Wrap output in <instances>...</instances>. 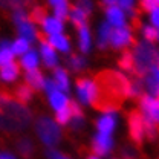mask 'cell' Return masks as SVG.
Segmentation results:
<instances>
[{"label": "cell", "instance_id": "6da1fadb", "mask_svg": "<svg viewBox=\"0 0 159 159\" xmlns=\"http://www.w3.org/2000/svg\"><path fill=\"white\" fill-rule=\"evenodd\" d=\"M95 98L92 106L104 113H113L119 110L124 101L129 98L130 80L124 77L121 72L106 69L101 70L93 78Z\"/></svg>", "mask_w": 159, "mask_h": 159}, {"label": "cell", "instance_id": "7a4b0ae2", "mask_svg": "<svg viewBox=\"0 0 159 159\" xmlns=\"http://www.w3.org/2000/svg\"><path fill=\"white\" fill-rule=\"evenodd\" d=\"M31 122L29 109L16 99L9 89L0 90V129L6 133H17Z\"/></svg>", "mask_w": 159, "mask_h": 159}, {"label": "cell", "instance_id": "3957f363", "mask_svg": "<svg viewBox=\"0 0 159 159\" xmlns=\"http://www.w3.org/2000/svg\"><path fill=\"white\" fill-rule=\"evenodd\" d=\"M132 58H133V67L130 74L133 75V78L144 80L159 61V51L152 43L141 41L133 46Z\"/></svg>", "mask_w": 159, "mask_h": 159}, {"label": "cell", "instance_id": "277c9868", "mask_svg": "<svg viewBox=\"0 0 159 159\" xmlns=\"http://www.w3.org/2000/svg\"><path fill=\"white\" fill-rule=\"evenodd\" d=\"M35 129H37V133H39L40 139L48 147H54V145L58 144L60 138H61V130H60V127L51 118H48V116L39 118Z\"/></svg>", "mask_w": 159, "mask_h": 159}, {"label": "cell", "instance_id": "5b68a950", "mask_svg": "<svg viewBox=\"0 0 159 159\" xmlns=\"http://www.w3.org/2000/svg\"><path fill=\"white\" fill-rule=\"evenodd\" d=\"M127 122H129V135L130 139L135 142V145L141 147L144 141V116L139 109H133L127 115Z\"/></svg>", "mask_w": 159, "mask_h": 159}, {"label": "cell", "instance_id": "8992f818", "mask_svg": "<svg viewBox=\"0 0 159 159\" xmlns=\"http://www.w3.org/2000/svg\"><path fill=\"white\" fill-rule=\"evenodd\" d=\"M109 44L113 49H125L129 46H135L136 40L132 34V29L127 26H121V28H113L112 34H110V41Z\"/></svg>", "mask_w": 159, "mask_h": 159}, {"label": "cell", "instance_id": "52a82bcc", "mask_svg": "<svg viewBox=\"0 0 159 159\" xmlns=\"http://www.w3.org/2000/svg\"><path fill=\"white\" fill-rule=\"evenodd\" d=\"M139 106H141V112H142L144 118L150 119L152 122L156 124L159 135V99H153L152 97L144 93L139 98Z\"/></svg>", "mask_w": 159, "mask_h": 159}, {"label": "cell", "instance_id": "ba28073f", "mask_svg": "<svg viewBox=\"0 0 159 159\" xmlns=\"http://www.w3.org/2000/svg\"><path fill=\"white\" fill-rule=\"evenodd\" d=\"M77 90H78V97L81 102L84 104H92V101L95 98V86L93 81L86 77H81L77 80Z\"/></svg>", "mask_w": 159, "mask_h": 159}, {"label": "cell", "instance_id": "9c48e42d", "mask_svg": "<svg viewBox=\"0 0 159 159\" xmlns=\"http://www.w3.org/2000/svg\"><path fill=\"white\" fill-rule=\"evenodd\" d=\"M37 39L41 41V55H43V61L48 67H55L57 66V55H55V51L54 48L51 46V43L48 41L46 35L37 32Z\"/></svg>", "mask_w": 159, "mask_h": 159}, {"label": "cell", "instance_id": "30bf717a", "mask_svg": "<svg viewBox=\"0 0 159 159\" xmlns=\"http://www.w3.org/2000/svg\"><path fill=\"white\" fill-rule=\"evenodd\" d=\"M112 145H113V142H112V136L110 135L98 133L92 141V152L99 155V156H104V155H107L112 150Z\"/></svg>", "mask_w": 159, "mask_h": 159}, {"label": "cell", "instance_id": "8fae6325", "mask_svg": "<svg viewBox=\"0 0 159 159\" xmlns=\"http://www.w3.org/2000/svg\"><path fill=\"white\" fill-rule=\"evenodd\" d=\"M142 81L145 83L147 90L156 99H159V67H153Z\"/></svg>", "mask_w": 159, "mask_h": 159}, {"label": "cell", "instance_id": "7c38bea8", "mask_svg": "<svg viewBox=\"0 0 159 159\" xmlns=\"http://www.w3.org/2000/svg\"><path fill=\"white\" fill-rule=\"evenodd\" d=\"M106 16H107V23L113 28H121V26H125V16H124V11L118 8V6H112V8H107L106 9Z\"/></svg>", "mask_w": 159, "mask_h": 159}, {"label": "cell", "instance_id": "4fadbf2b", "mask_svg": "<svg viewBox=\"0 0 159 159\" xmlns=\"http://www.w3.org/2000/svg\"><path fill=\"white\" fill-rule=\"evenodd\" d=\"M26 84L32 89V90H40L44 87V80H43V75L39 69H31L26 72Z\"/></svg>", "mask_w": 159, "mask_h": 159}, {"label": "cell", "instance_id": "5bb4252c", "mask_svg": "<svg viewBox=\"0 0 159 159\" xmlns=\"http://www.w3.org/2000/svg\"><path fill=\"white\" fill-rule=\"evenodd\" d=\"M20 74V64L16 61H11L9 64L0 67V78L3 81H14Z\"/></svg>", "mask_w": 159, "mask_h": 159}, {"label": "cell", "instance_id": "9a60e30c", "mask_svg": "<svg viewBox=\"0 0 159 159\" xmlns=\"http://www.w3.org/2000/svg\"><path fill=\"white\" fill-rule=\"evenodd\" d=\"M12 95L16 97L17 101H20L21 104H26V102H29L32 97H34V90L25 83V84H19L14 90H12Z\"/></svg>", "mask_w": 159, "mask_h": 159}, {"label": "cell", "instance_id": "2e32d148", "mask_svg": "<svg viewBox=\"0 0 159 159\" xmlns=\"http://www.w3.org/2000/svg\"><path fill=\"white\" fill-rule=\"evenodd\" d=\"M97 127H98L99 133H107L110 135L112 130L115 129V116L112 113H107L106 116H101L97 121Z\"/></svg>", "mask_w": 159, "mask_h": 159}, {"label": "cell", "instance_id": "e0dca14e", "mask_svg": "<svg viewBox=\"0 0 159 159\" xmlns=\"http://www.w3.org/2000/svg\"><path fill=\"white\" fill-rule=\"evenodd\" d=\"M17 28H19V32H20V35H21V39L28 40L29 43L37 37V31L34 29V26H32V23H31L29 20H26V21L17 25Z\"/></svg>", "mask_w": 159, "mask_h": 159}, {"label": "cell", "instance_id": "ac0fdd59", "mask_svg": "<svg viewBox=\"0 0 159 159\" xmlns=\"http://www.w3.org/2000/svg\"><path fill=\"white\" fill-rule=\"evenodd\" d=\"M69 17H70V20L74 21V25H75L78 29L83 28V26H86V23H87V14H86L84 11H81L78 6H72V8H70Z\"/></svg>", "mask_w": 159, "mask_h": 159}, {"label": "cell", "instance_id": "d6986e66", "mask_svg": "<svg viewBox=\"0 0 159 159\" xmlns=\"http://www.w3.org/2000/svg\"><path fill=\"white\" fill-rule=\"evenodd\" d=\"M17 150H19V153L25 159H31L32 155H34V150H35V148H34V144L31 142V139L21 138L19 141V144H17Z\"/></svg>", "mask_w": 159, "mask_h": 159}, {"label": "cell", "instance_id": "ffe728a7", "mask_svg": "<svg viewBox=\"0 0 159 159\" xmlns=\"http://www.w3.org/2000/svg\"><path fill=\"white\" fill-rule=\"evenodd\" d=\"M54 83L57 86V89H60L61 92H67L69 90V80H67V74L64 69H55V75H54Z\"/></svg>", "mask_w": 159, "mask_h": 159}, {"label": "cell", "instance_id": "44dd1931", "mask_svg": "<svg viewBox=\"0 0 159 159\" xmlns=\"http://www.w3.org/2000/svg\"><path fill=\"white\" fill-rule=\"evenodd\" d=\"M12 58H14V52H12L9 43L8 41H2L0 43V67L9 64L12 61Z\"/></svg>", "mask_w": 159, "mask_h": 159}, {"label": "cell", "instance_id": "7402d4cb", "mask_svg": "<svg viewBox=\"0 0 159 159\" xmlns=\"http://www.w3.org/2000/svg\"><path fill=\"white\" fill-rule=\"evenodd\" d=\"M35 0H0V8L3 9H23L25 6L32 5Z\"/></svg>", "mask_w": 159, "mask_h": 159}, {"label": "cell", "instance_id": "603a6c76", "mask_svg": "<svg viewBox=\"0 0 159 159\" xmlns=\"http://www.w3.org/2000/svg\"><path fill=\"white\" fill-rule=\"evenodd\" d=\"M43 28H44V32L54 35V34H61L63 31V21L58 19H48L43 21Z\"/></svg>", "mask_w": 159, "mask_h": 159}, {"label": "cell", "instance_id": "cb8c5ba5", "mask_svg": "<svg viewBox=\"0 0 159 159\" xmlns=\"http://www.w3.org/2000/svg\"><path fill=\"white\" fill-rule=\"evenodd\" d=\"M48 19V9L44 6H35L29 14H28V20L31 23H39L43 25V21Z\"/></svg>", "mask_w": 159, "mask_h": 159}, {"label": "cell", "instance_id": "d4e9b609", "mask_svg": "<svg viewBox=\"0 0 159 159\" xmlns=\"http://www.w3.org/2000/svg\"><path fill=\"white\" fill-rule=\"evenodd\" d=\"M49 3L55 11V19H67V0H49Z\"/></svg>", "mask_w": 159, "mask_h": 159}, {"label": "cell", "instance_id": "484cf974", "mask_svg": "<svg viewBox=\"0 0 159 159\" xmlns=\"http://www.w3.org/2000/svg\"><path fill=\"white\" fill-rule=\"evenodd\" d=\"M112 26L109 23H102L99 28V39H98V46L101 49H106L109 41H110V34H112Z\"/></svg>", "mask_w": 159, "mask_h": 159}, {"label": "cell", "instance_id": "4316f807", "mask_svg": "<svg viewBox=\"0 0 159 159\" xmlns=\"http://www.w3.org/2000/svg\"><path fill=\"white\" fill-rule=\"evenodd\" d=\"M48 41L51 43L52 48H57L61 52H67V51H69V41H67V39H66L64 35H61V34L51 35V39L48 40Z\"/></svg>", "mask_w": 159, "mask_h": 159}, {"label": "cell", "instance_id": "83f0119b", "mask_svg": "<svg viewBox=\"0 0 159 159\" xmlns=\"http://www.w3.org/2000/svg\"><path fill=\"white\" fill-rule=\"evenodd\" d=\"M49 99H51V106H52L57 112L61 110V109H64V107L67 106V99H66V97H64L61 92H58V90L49 93Z\"/></svg>", "mask_w": 159, "mask_h": 159}, {"label": "cell", "instance_id": "f1b7e54d", "mask_svg": "<svg viewBox=\"0 0 159 159\" xmlns=\"http://www.w3.org/2000/svg\"><path fill=\"white\" fill-rule=\"evenodd\" d=\"M39 64V57L34 51H28L23 58H21V66L26 69V70H31V69H35Z\"/></svg>", "mask_w": 159, "mask_h": 159}, {"label": "cell", "instance_id": "f546056e", "mask_svg": "<svg viewBox=\"0 0 159 159\" xmlns=\"http://www.w3.org/2000/svg\"><path fill=\"white\" fill-rule=\"evenodd\" d=\"M118 66L122 70H127V72H132V67H133V58H132V51L130 49H125L122 52V55L118 60Z\"/></svg>", "mask_w": 159, "mask_h": 159}, {"label": "cell", "instance_id": "4dcf8cb0", "mask_svg": "<svg viewBox=\"0 0 159 159\" xmlns=\"http://www.w3.org/2000/svg\"><path fill=\"white\" fill-rule=\"evenodd\" d=\"M80 49L81 52H87L90 48V32L87 29V26L80 28Z\"/></svg>", "mask_w": 159, "mask_h": 159}, {"label": "cell", "instance_id": "1f68e13d", "mask_svg": "<svg viewBox=\"0 0 159 159\" xmlns=\"http://www.w3.org/2000/svg\"><path fill=\"white\" fill-rule=\"evenodd\" d=\"M12 52L16 54V55H23V54H26L28 51H29V41L25 39H21L20 37L19 40H16L14 43H12Z\"/></svg>", "mask_w": 159, "mask_h": 159}, {"label": "cell", "instance_id": "d6a6232c", "mask_svg": "<svg viewBox=\"0 0 159 159\" xmlns=\"http://www.w3.org/2000/svg\"><path fill=\"white\" fill-rule=\"evenodd\" d=\"M70 118H72V113H70V109H69V102H67V106L64 107V109H61L57 112V122H58L60 125H66V124H69L70 122Z\"/></svg>", "mask_w": 159, "mask_h": 159}, {"label": "cell", "instance_id": "836d02e7", "mask_svg": "<svg viewBox=\"0 0 159 159\" xmlns=\"http://www.w3.org/2000/svg\"><path fill=\"white\" fill-rule=\"evenodd\" d=\"M67 64H69V67L74 70V72H77V70H81L84 66H86V60L83 58L81 55H70L69 60H67Z\"/></svg>", "mask_w": 159, "mask_h": 159}, {"label": "cell", "instance_id": "e575fe53", "mask_svg": "<svg viewBox=\"0 0 159 159\" xmlns=\"http://www.w3.org/2000/svg\"><path fill=\"white\" fill-rule=\"evenodd\" d=\"M142 34H144V39L147 40L148 43H152V44L155 41H158V29L155 26H152V25L144 26L142 28Z\"/></svg>", "mask_w": 159, "mask_h": 159}, {"label": "cell", "instance_id": "d590c367", "mask_svg": "<svg viewBox=\"0 0 159 159\" xmlns=\"http://www.w3.org/2000/svg\"><path fill=\"white\" fill-rule=\"evenodd\" d=\"M139 6L142 11L150 14L155 8H158V3H156V0H139Z\"/></svg>", "mask_w": 159, "mask_h": 159}, {"label": "cell", "instance_id": "8d00e7d4", "mask_svg": "<svg viewBox=\"0 0 159 159\" xmlns=\"http://www.w3.org/2000/svg\"><path fill=\"white\" fill-rule=\"evenodd\" d=\"M121 155H122V159H139V153L132 147H124Z\"/></svg>", "mask_w": 159, "mask_h": 159}, {"label": "cell", "instance_id": "74e56055", "mask_svg": "<svg viewBox=\"0 0 159 159\" xmlns=\"http://www.w3.org/2000/svg\"><path fill=\"white\" fill-rule=\"evenodd\" d=\"M118 8H121L122 11L132 12L135 11V0H118Z\"/></svg>", "mask_w": 159, "mask_h": 159}, {"label": "cell", "instance_id": "f35d334b", "mask_svg": "<svg viewBox=\"0 0 159 159\" xmlns=\"http://www.w3.org/2000/svg\"><path fill=\"white\" fill-rule=\"evenodd\" d=\"M78 8L81 11H84L87 16L90 14V11H92V2L90 0H80L78 2Z\"/></svg>", "mask_w": 159, "mask_h": 159}, {"label": "cell", "instance_id": "ab89813d", "mask_svg": "<svg viewBox=\"0 0 159 159\" xmlns=\"http://www.w3.org/2000/svg\"><path fill=\"white\" fill-rule=\"evenodd\" d=\"M150 21H152V26H155L156 29H159V6L155 8L150 12Z\"/></svg>", "mask_w": 159, "mask_h": 159}, {"label": "cell", "instance_id": "60d3db41", "mask_svg": "<svg viewBox=\"0 0 159 159\" xmlns=\"http://www.w3.org/2000/svg\"><path fill=\"white\" fill-rule=\"evenodd\" d=\"M48 93H52V92H55L57 90V86H55V83H54V80H46L44 81V87H43Z\"/></svg>", "mask_w": 159, "mask_h": 159}, {"label": "cell", "instance_id": "b9f144b4", "mask_svg": "<svg viewBox=\"0 0 159 159\" xmlns=\"http://www.w3.org/2000/svg\"><path fill=\"white\" fill-rule=\"evenodd\" d=\"M101 5L107 9V8H112V6H118V0H101Z\"/></svg>", "mask_w": 159, "mask_h": 159}, {"label": "cell", "instance_id": "7bdbcfd3", "mask_svg": "<svg viewBox=\"0 0 159 159\" xmlns=\"http://www.w3.org/2000/svg\"><path fill=\"white\" fill-rule=\"evenodd\" d=\"M48 158L49 159H61L63 156H61V153L57 152V150H49V152H48Z\"/></svg>", "mask_w": 159, "mask_h": 159}, {"label": "cell", "instance_id": "ee69618b", "mask_svg": "<svg viewBox=\"0 0 159 159\" xmlns=\"http://www.w3.org/2000/svg\"><path fill=\"white\" fill-rule=\"evenodd\" d=\"M0 159H16L12 155H9V153H0Z\"/></svg>", "mask_w": 159, "mask_h": 159}, {"label": "cell", "instance_id": "f6af8a7d", "mask_svg": "<svg viewBox=\"0 0 159 159\" xmlns=\"http://www.w3.org/2000/svg\"><path fill=\"white\" fill-rule=\"evenodd\" d=\"M87 159H98V158H97V156H89Z\"/></svg>", "mask_w": 159, "mask_h": 159}, {"label": "cell", "instance_id": "bcb514c9", "mask_svg": "<svg viewBox=\"0 0 159 159\" xmlns=\"http://www.w3.org/2000/svg\"><path fill=\"white\" fill-rule=\"evenodd\" d=\"M158 41H159V29H158Z\"/></svg>", "mask_w": 159, "mask_h": 159}, {"label": "cell", "instance_id": "7dc6e473", "mask_svg": "<svg viewBox=\"0 0 159 159\" xmlns=\"http://www.w3.org/2000/svg\"><path fill=\"white\" fill-rule=\"evenodd\" d=\"M156 3H158V6H159V0H156Z\"/></svg>", "mask_w": 159, "mask_h": 159}, {"label": "cell", "instance_id": "c3c4849f", "mask_svg": "<svg viewBox=\"0 0 159 159\" xmlns=\"http://www.w3.org/2000/svg\"><path fill=\"white\" fill-rule=\"evenodd\" d=\"M61 159H67V158H61Z\"/></svg>", "mask_w": 159, "mask_h": 159}, {"label": "cell", "instance_id": "681fc988", "mask_svg": "<svg viewBox=\"0 0 159 159\" xmlns=\"http://www.w3.org/2000/svg\"><path fill=\"white\" fill-rule=\"evenodd\" d=\"M158 159H159V158H158Z\"/></svg>", "mask_w": 159, "mask_h": 159}]
</instances>
